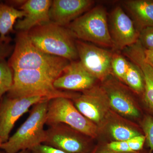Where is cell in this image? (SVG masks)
<instances>
[{"label":"cell","mask_w":153,"mask_h":153,"mask_svg":"<svg viewBox=\"0 0 153 153\" xmlns=\"http://www.w3.org/2000/svg\"><path fill=\"white\" fill-rule=\"evenodd\" d=\"M91 138L64 124L49 126L46 130L44 144L66 153H89L92 149Z\"/></svg>","instance_id":"52a82bcc"},{"label":"cell","mask_w":153,"mask_h":153,"mask_svg":"<svg viewBox=\"0 0 153 153\" xmlns=\"http://www.w3.org/2000/svg\"><path fill=\"white\" fill-rule=\"evenodd\" d=\"M13 81V71L5 60L0 62V101L11 89Z\"/></svg>","instance_id":"44dd1931"},{"label":"cell","mask_w":153,"mask_h":153,"mask_svg":"<svg viewBox=\"0 0 153 153\" xmlns=\"http://www.w3.org/2000/svg\"><path fill=\"white\" fill-rule=\"evenodd\" d=\"M97 80L78 60L70 62L63 74L54 81L53 85L59 90L82 92L95 86Z\"/></svg>","instance_id":"4fadbf2b"},{"label":"cell","mask_w":153,"mask_h":153,"mask_svg":"<svg viewBox=\"0 0 153 153\" xmlns=\"http://www.w3.org/2000/svg\"><path fill=\"white\" fill-rule=\"evenodd\" d=\"M124 82L132 91L142 97L145 88L143 76L139 68L130 60L129 66Z\"/></svg>","instance_id":"d6986e66"},{"label":"cell","mask_w":153,"mask_h":153,"mask_svg":"<svg viewBox=\"0 0 153 153\" xmlns=\"http://www.w3.org/2000/svg\"><path fill=\"white\" fill-rule=\"evenodd\" d=\"M54 80L40 71H13V81L7 96L12 98L39 96L50 100L57 97L73 100L79 94L59 90L53 85Z\"/></svg>","instance_id":"277c9868"},{"label":"cell","mask_w":153,"mask_h":153,"mask_svg":"<svg viewBox=\"0 0 153 153\" xmlns=\"http://www.w3.org/2000/svg\"><path fill=\"white\" fill-rule=\"evenodd\" d=\"M109 22L110 34L114 47L123 50L138 41L139 31L120 6L111 11Z\"/></svg>","instance_id":"7c38bea8"},{"label":"cell","mask_w":153,"mask_h":153,"mask_svg":"<svg viewBox=\"0 0 153 153\" xmlns=\"http://www.w3.org/2000/svg\"><path fill=\"white\" fill-rule=\"evenodd\" d=\"M106 146L111 150L117 152H133L130 149L127 141H114L108 143L106 144Z\"/></svg>","instance_id":"484cf974"},{"label":"cell","mask_w":153,"mask_h":153,"mask_svg":"<svg viewBox=\"0 0 153 153\" xmlns=\"http://www.w3.org/2000/svg\"><path fill=\"white\" fill-rule=\"evenodd\" d=\"M123 6L131 16L139 31L153 27V0H128Z\"/></svg>","instance_id":"e0dca14e"},{"label":"cell","mask_w":153,"mask_h":153,"mask_svg":"<svg viewBox=\"0 0 153 153\" xmlns=\"http://www.w3.org/2000/svg\"><path fill=\"white\" fill-rule=\"evenodd\" d=\"M79 60L88 71L102 82L112 74L113 54L108 50L87 42L76 40Z\"/></svg>","instance_id":"ba28073f"},{"label":"cell","mask_w":153,"mask_h":153,"mask_svg":"<svg viewBox=\"0 0 153 153\" xmlns=\"http://www.w3.org/2000/svg\"><path fill=\"white\" fill-rule=\"evenodd\" d=\"M0 153H7L5 152L4 151H2V152H0ZM16 153H32V152L30 150H22Z\"/></svg>","instance_id":"4dcf8cb0"},{"label":"cell","mask_w":153,"mask_h":153,"mask_svg":"<svg viewBox=\"0 0 153 153\" xmlns=\"http://www.w3.org/2000/svg\"><path fill=\"white\" fill-rule=\"evenodd\" d=\"M49 100H43L33 106L27 119L6 142L3 143L1 149L7 153H16L31 150L44 143L46 138L44 126Z\"/></svg>","instance_id":"3957f363"},{"label":"cell","mask_w":153,"mask_h":153,"mask_svg":"<svg viewBox=\"0 0 153 153\" xmlns=\"http://www.w3.org/2000/svg\"><path fill=\"white\" fill-rule=\"evenodd\" d=\"M64 124L91 138L97 136L98 126L87 119L76 108L72 100L60 97L52 99L48 103L46 125Z\"/></svg>","instance_id":"8992f818"},{"label":"cell","mask_w":153,"mask_h":153,"mask_svg":"<svg viewBox=\"0 0 153 153\" xmlns=\"http://www.w3.org/2000/svg\"><path fill=\"white\" fill-rule=\"evenodd\" d=\"M7 62L13 71H40L55 81L63 74L70 61L42 52L31 42L27 32H19L13 51Z\"/></svg>","instance_id":"6da1fadb"},{"label":"cell","mask_w":153,"mask_h":153,"mask_svg":"<svg viewBox=\"0 0 153 153\" xmlns=\"http://www.w3.org/2000/svg\"><path fill=\"white\" fill-rule=\"evenodd\" d=\"M72 100L81 114L96 126L102 124L109 116L110 107L101 86L95 85Z\"/></svg>","instance_id":"30bf717a"},{"label":"cell","mask_w":153,"mask_h":153,"mask_svg":"<svg viewBox=\"0 0 153 153\" xmlns=\"http://www.w3.org/2000/svg\"><path fill=\"white\" fill-rule=\"evenodd\" d=\"M14 47L10 44V41H0V62L5 60L6 57L12 55Z\"/></svg>","instance_id":"4316f807"},{"label":"cell","mask_w":153,"mask_h":153,"mask_svg":"<svg viewBox=\"0 0 153 153\" xmlns=\"http://www.w3.org/2000/svg\"><path fill=\"white\" fill-rule=\"evenodd\" d=\"M48 100L39 96L12 98L7 95L0 101V137L6 142L16 122L31 106Z\"/></svg>","instance_id":"9c48e42d"},{"label":"cell","mask_w":153,"mask_h":153,"mask_svg":"<svg viewBox=\"0 0 153 153\" xmlns=\"http://www.w3.org/2000/svg\"><path fill=\"white\" fill-rule=\"evenodd\" d=\"M27 33L31 42L42 52L70 62L79 60L76 38L66 27L49 22L33 28Z\"/></svg>","instance_id":"7a4b0ae2"},{"label":"cell","mask_w":153,"mask_h":153,"mask_svg":"<svg viewBox=\"0 0 153 153\" xmlns=\"http://www.w3.org/2000/svg\"><path fill=\"white\" fill-rule=\"evenodd\" d=\"M138 41L144 49L153 50V27L145 28L140 30Z\"/></svg>","instance_id":"cb8c5ba5"},{"label":"cell","mask_w":153,"mask_h":153,"mask_svg":"<svg viewBox=\"0 0 153 153\" xmlns=\"http://www.w3.org/2000/svg\"><path fill=\"white\" fill-rule=\"evenodd\" d=\"M52 1L28 0L21 6L20 10L25 13L23 19L18 20L14 27L19 32H27L34 27L51 22L49 10Z\"/></svg>","instance_id":"9a60e30c"},{"label":"cell","mask_w":153,"mask_h":153,"mask_svg":"<svg viewBox=\"0 0 153 153\" xmlns=\"http://www.w3.org/2000/svg\"><path fill=\"white\" fill-rule=\"evenodd\" d=\"M110 134L114 141H127L131 138L143 134L142 131L120 123H111L108 127Z\"/></svg>","instance_id":"ffe728a7"},{"label":"cell","mask_w":153,"mask_h":153,"mask_svg":"<svg viewBox=\"0 0 153 153\" xmlns=\"http://www.w3.org/2000/svg\"><path fill=\"white\" fill-rule=\"evenodd\" d=\"M129 66V60L123 55L118 53L113 54L111 62L112 74L121 82H124Z\"/></svg>","instance_id":"7402d4cb"},{"label":"cell","mask_w":153,"mask_h":153,"mask_svg":"<svg viewBox=\"0 0 153 153\" xmlns=\"http://www.w3.org/2000/svg\"><path fill=\"white\" fill-rule=\"evenodd\" d=\"M107 13L97 6L70 23L68 28L77 40L105 47H114L110 34Z\"/></svg>","instance_id":"5b68a950"},{"label":"cell","mask_w":153,"mask_h":153,"mask_svg":"<svg viewBox=\"0 0 153 153\" xmlns=\"http://www.w3.org/2000/svg\"><path fill=\"white\" fill-rule=\"evenodd\" d=\"M123 54L139 68L144 80V91L142 96L144 105L153 115V67L145 59L144 49L140 43L126 48Z\"/></svg>","instance_id":"2e32d148"},{"label":"cell","mask_w":153,"mask_h":153,"mask_svg":"<svg viewBox=\"0 0 153 153\" xmlns=\"http://www.w3.org/2000/svg\"><path fill=\"white\" fill-rule=\"evenodd\" d=\"M94 3L91 0H54L49 12L50 22L63 27L91 9Z\"/></svg>","instance_id":"5bb4252c"},{"label":"cell","mask_w":153,"mask_h":153,"mask_svg":"<svg viewBox=\"0 0 153 153\" xmlns=\"http://www.w3.org/2000/svg\"><path fill=\"white\" fill-rule=\"evenodd\" d=\"M3 143L1 137H0V149H1V146Z\"/></svg>","instance_id":"1f68e13d"},{"label":"cell","mask_w":153,"mask_h":153,"mask_svg":"<svg viewBox=\"0 0 153 153\" xmlns=\"http://www.w3.org/2000/svg\"><path fill=\"white\" fill-rule=\"evenodd\" d=\"M152 152L150 150L148 149H144L143 150L138 152H133L120 153L114 152L111 150L107 147L106 145L104 146H97L92 149L89 153H152Z\"/></svg>","instance_id":"f1b7e54d"},{"label":"cell","mask_w":153,"mask_h":153,"mask_svg":"<svg viewBox=\"0 0 153 153\" xmlns=\"http://www.w3.org/2000/svg\"><path fill=\"white\" fill-rule=\"evenodd\" d=\"M144 56L146 61L153 67V49L146 50L144 49Z\"/></svg>","instance_id":"f546056e"},{"label":"cell","mask_w":153,"mask_h":153,"mask_svg":"<svg viewBox=\"0 0 153 153\" xmlns=\"http://www.w3.org/2000/svg\"><path fill=\"white\" fill-rule=\"evenodd\" d=\"M25 13L7 4L0 3V41H10L7 35L14 31L17 19H22Z\"/></svg>","instance_id":"ac0fdd59"},{"label":"cell","mask_w":153,"mask_h":153,"mask_svg":"<svg viewBox=\"0 0 153 153\" xmlns=\"http://www.w3.org/2000/svg\"><path fill=\"white\" fill-rule=\"evenodd\" d=\"M102 83L101 87L110 107L126 117L133 119L141 117V111L133 97L119 80L111 74Z\"/></svg>","instance_id":"8fae6325"},{"label":"cell","mask_w":153,"mask_h":153,"mask_svg":"<svg viewBox=\"0 0 153 153\" xmlns=\"http://www.w3.org/2000/svg\"><path fill=\"white\" fill-rule=\"evenodd\" d=\"M30 150L32 153H66L63 151L44 144L38 145Z\"/></svg>","instance_id":"83f0119b"},{"label":"cell","mask_w":153,"mask_h":153,"mask_svg":"<svg viewBox=\"0 0 153 153\" xmlns=\"http://www.w3.org/2000/svg\"><path fill=\"white\" fill-rule=\"evenodd\" d=\"M127 141L132 152H140L144 149V146L146 143V137L142 134L131 138Z\"/></svg>","instance_id":"d4e9b609"},{"label":"cell","mask_w":153,"mask_h":153,"mask_svg":"<svg viewBox=\"0 0 153 153\" xmlns=\"http://www.w3.org/2000/svg\"><path fill=\"white\" fill-rule=\"evenodd\" d=\"M140 126L143 134L146 137L148 149L153 152V115H144L140 121Z\"/></svg>","instance_id":"603a6c76"}]
</instances>
